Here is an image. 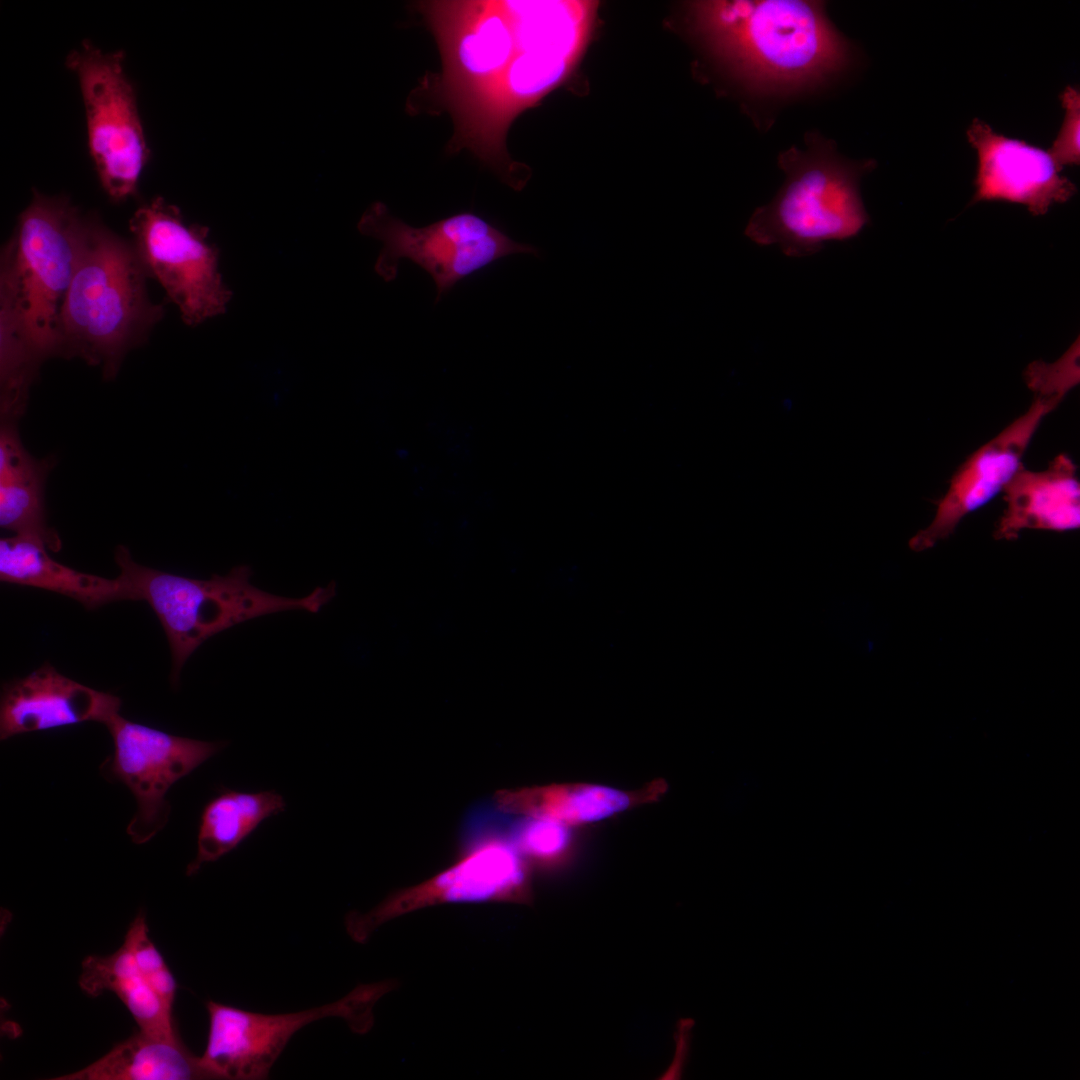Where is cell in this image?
Masks as SVG:
<instances>
[{
  "label": "cell",
  "instance_id": "15",
  "mask_svg": "<svg viewBox=\"0 0 1080 1080\" xmlns=\"http://www.w3.org/2000/svg\"><path fill=\"white\" fill-rule=\"evenodd\" d=\"M120 706L117 696L74 681L45 663L3 685L0 739L89 721L107 725Z\"/></svg>",
  "mask_w": 1080,
  "mask_h": 1080
},
{
  "label": "cell",
  "instance_id": "3",
  "mask_svg": "<svg viewBox=\"0 0 1080 1080\" xmlns=\"http://www.w3.org/2000/svg\"><path fill=\"white\" fill-rule=\"evenodd\" d=\"M148 274L133 243L90 215L59 317L60 357L80 358L116 377L126 354L163 318L148 295Z\"/></svg>",
  "mask_w": 1080,
  "mask_h": 1080
},
{
  "label": "cell",
  "instance_id": "7",
  "mask_svg": "<svg viewBox=\"0 0 1080 1080\" xmlns=\"http://www.w3.org/2000/svg\"><path fill=\"white\" fill-rule=\"evenodd\" d=\"M358 230L382 242L375 271L384 281H393L400 261L408 259L432 277L436 302L457 282L501 258L517 253L538 256L539 252L473 212L413 227L391 215L385 204L375 202L362 215Z\"/></svg>",
  "mask_w": 1080,
  "mask_h": 1080
},
{
  "label": "cell",
  "instance_id": "25",
  "mask_svg": "<svg viewBox=\"0 0 1080 1080\" xmlns=\"http://www.w3.org/2000/svg\"><path fill=\"white\" fill-rule=\"evenodd\" d=\"M148 932L145 916L139 913L130 924L123 944L131 951L141 974L151 988L173 1009L177 991L176 979Z\"/></svg>",
  "mask_w": 1080,
  "mask_h": 1080
},
{
  "label": "cell",
  "instance_id": "12",
  "mask_svg": "<svg viewBox=\"0 0 1080 1080\" xmlns=\"http://www.w3.org/2000/svg\"><path fill=\"white\" fill-rule=\"evenodd\" d=\"M114 753L107 771L123 782L137 802L127 826L136 844L151 840L167 823L169 788L223 749L227 742H209L176 736L129 721L119 714L107 723Z\"/></svg>",
  "mask_w": 1080,
  "mask_h": 1080
},
{
  "label": "cell",
  "instance_id": "4",
  "mask_svg": "<svg viewBox=\"0 0 1080 1080\" xmlns=\"http://www.w3.org/2000/svg\"><path fill=\"white\" fill-rule=\"evenodd\" d=\"M804 139L805 149L792 146L779 154L785 180L745 228L757 245H776L796 258L818 253L826 242L854 238L869 223L860 181L876 167L873 159L842 156L819 132L809 131Z\"/></svg>",
  "mask_w": 1080,
  "mask_h": 1080
},
{
  "label": "cell",
  "instance_id": "17",
  "mask_svg": "<svg viewBox=\"0 0 1080 1080\" xmlns=\"http://www.w3.org/2000/svg\"><path fill=\"white\" fill-rule=\"evenodd\" d=\"M668 790L662 778L635 790L593 783H559L501 789L497 806L526 818L554 820L568 827L601 822L633 808L657 802Z\"/></svg>",
  "mask_w": 1080,
  "mask_h": 1080
},
{
  "label": "cell",
  "instance_id": "8",
  "mask_svg": "<svg viewBox=\"0 0 1080 1080\" xmlns=\"http://www.w3.org/2000/svg\"><path fill=\"white\" fill-rule=\"evenodd\" d=\"M124 62L122 51L105 52L87 41L66 60L82 95L90 156L103 190L115 202L136 194L150 157Z\"/></svg>",
  "mask_w": 1080,
  "mask_h": 1080
},
{
  "label": "cell",
  "instance_id": "23",
  "mask_svg": "<svg viewBox=\"0 0 1080 1080\" xmlns=\"http://www.w3.org/2000/svg\"><path fill=\"white\" fill-rule=\"evenodd\" d=\"M44 360L32 344L12 298L0 289V414L18 421Z\"/></svg>",
  "mask_w": 1080,
  "mask_h": 1080
},
{
  "label": "cell",
  "instance_id": "13",
  "mask_svg": "<svg viewBox=\"0 0 1080 1080\" xmlns=\"http://www.w3.org/2000/svg\"><path fill=\"white\" fill-rule=\"evenodd\" d=\"M1027 386L1033 392L1029 408L956 469L931 523L909 540L912 551H925L948 538L965 516L1001 493L1023 466V456L1042 420L1068 393L1040 380L1028 381Z\"/></svg>",
  "mask_w": 1080,
  "mask_h": 1080
},
{
  "label": "cell",
  "instance_id": "19",
  "mask_svg": "<svg viewBox=\"0 0 1080 1080\" xmlns=\"http://www.w3.org/2000/svg\"><path fill=\"white\" fill-rule=\"evenodd\" d=\"M39 540L13 535L0 540V580L55 592L95 609L129 600L128 583L119 573L114 579L87 574L63 565Z\"/></svg>",
  "mask_w": 1080,
  "mask_h": 1080
},
{
  "label": "cell",
  "instance_id": "1",
  "mask_svg": "<svg viewBox=\"0 0 1080 1080\" xmlns=\"http://www.w3.org/2000/svg\"><path fill=\"white\" fill-rule=\"evenodd\" d=\"M437 41L442 72L429 84L468 148L518 189L505 139L512 121L565 82L590 40L598 3L586 0H440L417 5Z\"/></svg>",
  "mask_w": 1080,
  "mask_h": 1080
},
{
  "label": "cell",
  "instance_id": "20",
  "mask_svg": "<svg viewBox=\"0 0 1080 1080\" xmlns=\"http://www.w3.org/2000/svg\"><path fill=\"white\" fill-rule=\"evenodd\" d=\"M57 1080L210 1079L179 1038L140 1031L116 1044L100 1059Z\"/></svg>",
  "mask_w": 1080,
  "mask_h": 1080
},
{
  "label": "cell",
  "instance_id": "26",
  "mask_svg": "<svg viewBox=\"0 0 1080 1080\" xmlns=\"http://www.w3.org/2000/svg\"><path fill=\"white\" fill-rule=\"evenodd\" d=\"M1062 105L1066 110L1065 118L1052 147L1048 153L1057 166L1062 169L1065 165H1078L1080 162L1079 149V124H1080V93L1079 89L1066 87L1061 95Z\"/></svg>",
  "mask_w": 1080,
  "mask_h": 1080
},
{
  "label": "cell",
  "instance_id": "22",
  "mask_svg": "<svg viewBox=\"0 0 1080 1080\" xmlns=\"http://www.w3.org/2000/svg\"><path fill=\"white\" fill-rule=\"evenodd\" d=\"M284 798L273 790L241 792L222 787L203 808L197 834V853L187 875L232 851L264 820L285 810Z\"/></svg>",
  "mask_w": 1080,
  "mask_h": 1080
},
{
  "label": "cell",
  "instance_id": "11",
  "mask_svg": "<svg viewBox=\"0 0 1080 1080\" xmlns=\"http://www.w3.org/2000/svg\"><path fill=\"white\" fill-rule=\"evenodd\" d=\"M531 865L514 843L492 839L468 851L449 868L389 894L365 913L351 912L345 926L359 943L381 925L404 914L450 903L533 902Z\"/></svg>",
  "mask_w": 1080,
  "mask_h": 1080
},
{
  "label": "cell",
  "instance_id": "5",
  "mask_svg": "<svg viewBox=\"0 0 1080 1080\" xmlns=\"http://www.w3.org/2000/svg\"><path fill=\"white\" fill-rule=\"evenodd\" d=\"M115 562L128 583L129 600L147 602L164 629L171 650L173 684L179 681L187 659L210 637L273 613H317L336 595L334 583L316 587L302 598L275 595L254 586L252 571L245 565L209 579L171 574L136 563L123 545L115 550Z\"/></svg>",
  "mask_w": 1080,
  "mask_h": 1080
},
{
  "label": "cell",
  "instance_id": "18",
  "mask_svg": "<svg viewBox=\"0 0 1080 1080\" xmlns=\"http://www.w3.org/2000/svg\"><path fill=\"white\" fill-rule=\"evenodd\" d=\"M54 464L52 457L36 459L25 449L16 421L1 420L0 526L58 552L62 541L48 526L45 510V483Z\"/></svg>",
  "mask_w": 1080,
  "mask_h": 1080
},
{
  "label": "cell",
  "instance_id": "14",
  "mask_svg": "<svg viewBox=\"0 0 1080 1080\" xmlns=\"http://www.w3.org/2000/svg\"><path fill=\"white\" fill-rule=\"evenodd\" d=\"M967 138L978 155L971 204L1004 200L1023 204L1038 216L1076 194L1075 184L1060 175L1061 169L1048 151L997 134L978 118L967 129Z\"/></svg>",
  "mask_w": 1080,
  "mask_h": 1080
},
{
  "label": "cell",
  "instance_id": "10",
  "mask_svg": "<svg viewBox=\"0 0 1080 1080\" xmlns=\"http://www.w3.org/2000/svg\"><path fill=\"white\" fill-rule=\"evenodd\" d=\"M129 229L148 276L162 286L186 325L198 326L226 311L232 292L206 227L187 225L178 207L157 196L134 212Z\"/></svg>",
  "mask_w": 1080,
  "mask_h": 1080
},
{
  "label": "cell",
  "instance_id": "16",
  "mask_svg": "<svg viewBox=\"0 0 1080 1080\" xmlns=\"http://www.w3.org/2000/svg\"><path fill=\"white\" fill-rule=\"evenodd\" d=\"M1005 508L993 536L1013 541L1026 529L1066 532L1080 526V482L1072 458L1060 453L1046 469L1024 465L1003 491Z\"/></svg>",
  "mask_w": 1080,
  "mask_h": 1080
},
{
  "label": "cell",
  "instance_id": "2",
  "mask_svg": "<svg viewBox=\"0 0 1080 1080\" xmlns=\"http://www.w3.org/2000/svg\"><path fill=\"white\" fill-rule=\"evenodd\" d=\"M692 28L755 97L788 98L844 74L854 46L823 1L733 0L690 4Z\"/></svg>",
  "mask_w": 1080,
  "mask_h": 1080
},
{
  "label": "cell",
  "instance_id": "6",
  "mask_svg": "<svg viewBox=\"0 0 1080 1080\" xmlns=\"http://www.w3.org/2000/svg\"><path fill=\"white\" fill-rule=\"evenodd\" d=\"M88 217L66 196L34 191L1 253L0 288L11 296L44 361L60 357L59 317Z\"/></svg>",
  "mask_w": 1080,
  "mask_h": 1080
},
{
  "label": "cell",
  "instance_id": "21",
  "mask_svg": "<svg viewBox=\"0 0 1080 1080\" xmlns=\"http://www.w3.org/2000/svg\"><path fill=\"white\" fill-rule=\"evenodd\" d=\"M79 986L89 996L110 991L122 1001L139 1030L166 1038H179L173 1009L155 993L141 974L126 945L108 956L84 959Z\"/></svg>",
  "mask_w": 1080,
  "mask_h": 1080
},
{
  "label": "cell",
  "instance_id": "24",
  "mask_svg": "<svg viewBox=\"0 0 1080 1080\" xmlns=\"http://www.w3.org/2000/svg\"><path fill=\"white\" fill-rule=\"evenodd\" d=\"M527 819L518 829L514 845L529 864L546 869L566 864L573 852L570 827L549 819Z\"/></svg>",
  "mask_w": 1080,
  "mask_h": 1080
},
{
  "label": "cell",
  "instance_id": "9",
  "mask_svg": "<svg viewBox=\"0 0 1080 1080\" xmlns=\"http://www.w3.org/2000/svg\"><path fill=\"white\" fill-rule=\"evenodd\" d=\"M391 989L390 981L363 984L333 1003L281 1014L209 1001L208 1037L200 1064L210 1079H265L293 1035L314 1021L340 1017L355 1032H367L373 1025L374 1005Z\"/></svg>",
  "mask_w": 1080,
  "mask_h": 1080
}]
</instances>
